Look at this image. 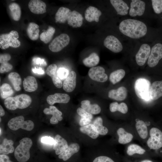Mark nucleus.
<instances>
[{"label": "nucleus", "mask_w": 162, "mask_h": 162, "mask_svg": "<svg viewBox=\"0 0 162 162\" xmlns=\"http://www.w3.org/2000/svg\"><path fill=\"white\" fill-rule=\"evenodd\" d=\"M70 99V97L68 94L57 93L48 96L46 101L49 104L52 105L56 103H67Z\"/></svg>", "instance_id": "15"}, {"label": "nucleus", "mask_w": 162, "mask_h": 162, "mask_svg": "<svg viewBox=\"0 0 162 162\" xmlns=\"http://www.w3.org/2000/svg\"><path fill=\"white\" fill-rule=\"evenodd\" d=\"M117 132L119 137L118 142L121 144H124L129 143L133 138L131 134L126 132L122 128L118 129Z\"/></svg>", "instance_id": "32"}, {"label": "nucleus", "mask_w": 162, "mask_h": 162, "mask_svg": "<svg viewBox=\"0 0 162 162\" xmlns=\"http://www.w3.org/2000/svg\"><path fill=\"white\" fill-rule=\"evenodd\" d=\"M105 72L104 69L102 67H93L89 70L88 75L90 78L93 80L104 82L108 79V76Z\"/></svg>", "instance_id": "11"}, {"label": "nucleus", "mask_w": 162, "mask_h": 162, "mask_svg": "<svg viewBox=\"0 0 162 162\" xmlns=\"http://www.w3.org/2000/svg\"><path fill=\"white\" fill-rule=\"evenodd\" d=\"M57 67L55 64H52L47 68L46 73L47 75L51 77L55 86L58 88L62 87L63 84L61 80L57 74Z\"/></svg>", "instance_id": "18"}, {"label": "nucleus", "mask_w": 162, "mask_h": 162, "mask_svg": "<svg viewBox=\"0 0 162 162\" xmlns=\"http://www.w3.org/2000/svg\"><path fill=\"white\" fill-rule=\"evenodd\" d=\"M5 114V112L1 105H0V117L3 116Z\"/></svg>", "instance_id": "53"}, {"label": "nucleus", "mask_w": 162, "mask_h": 162, "mask_svg": "<svg viewBox=\"0 0 162 162\" xmlns=\"http://www.w3.org/2000/svg\"><path fill=\"white\" fill-rule=\"evenodd\" d=\"M8 125L10 129L13 130L21 128L30 131L34 127V124L32 121L30 120L24 121V118L22 116L11 118L8 122Z\"/></svg>", "instance_id": "5"}, {"label": "nucleus", "mask_w": 162, "mask_h": 162, "mask_svg": "<svg viewBox=\"0 0 162 162\" xmlns=\"http://www.w3.org/2000/svg\"><path fill=\"white\" fill-rule=\"evenodd\" d=\"M162 96V80L156 81L151 85L150 97L153 100H156Z\"/></svg>", "instance_id": "25"}, {"label": "nucleus", "mask_w": 162, "mask_h": 162, "mask_svg": "<svg viewBox=\"0 0 162 162\" xmlns=\"http://www.w3.org/2000/svg\"><path fill=\"white\" fill-rule=\"evenodd\" d=\"M104 45L110 50L115 53H118L122 51V45L116 37L112 35L107 36L104 41Z\"/></svg>", "instance_id": "10"}, {"label": "nucleus", "mask_w": 162, "mask_h": 162, "mask_svg": "<svg viewBox=\"0 0 162 162\" xmlns=\"http://www.w3.org/2000/svg\"><path fill=\"white\" fill-rule=\"evenodd\" d=\"M77 114L81 117L89 119L92 120L93 118L92 115L88 112L81 108L79 107L77 110Z\"/></svg>", "instance_id": "45"}, {"label": "nucleus", "mask_w": 162, "mask_h": 162, "mask_svg": "<svg viewBox=\"0 0 162 162\" xmlns=\"http://www.w3.org/2000/svg\"><path fill=\"white\" fill-rule=\"evenodd\" d=\"M68 70L65 68H61L57 71L58 76L61 80H65L69 74Z\"/></svg>", "instance_id": "44"}, {"label": "nucleus", "mask_w": 162, "mask_h": 162, "mask_svg": "<svg viewBox=\"0 0 162 162\" xmlns=\"http://www.w3.org/2000/svg\"><path fill=\"white\" fill-rule=\"evenodd\" d=\"M80 148L79 145L76 143L71 144L68 148L58 156L60 159L65 161L70 158L74 154L79 152Z\"/></svg>", "instance_id": "22"}, {"label": "nucleus", "mask_w": 162, "mask_h": 162, "mask_svg": "<svg viewBox=\"0 0 162 162\" xmlns=\"http://www.w3.org/2000/svg\"><path fill=\"white\" fill-rule=\"evenodd\" d=\"M55 32V29L54 27L49 26L47 30L40 35V39L44 43L47 44L52 40Z\"/></svg>", "instance_id": "36"}, {"label": "nucleus", "mask_w": 162, "mask_h": 162, "mask_svg": "<svg viewBox=\"0 0 162 162\" xmlns=\"http://www.w3.org/2000/svg\"><path fill=\"white\" fill-rule=\"evenodd\" d=\"M41 140L42 143L46 144L52 145L54 143V140L50 136H43L41 138Z\"/></svg>", "instance_id": "48"}, {"label": "nucleus", "mask_w": 162, "mask_h": 162, "mask_svg": "<svg viewBox=\"0 0 162 162\" xmlns=\"http://www.w3.org/2000/svg\"><path fill=\"white\" fill-rule=\"evenodd\" d=\"M68 147L66 140L58 134L55 136L53 149L56 155H59Z\"/></svg>", "instance_id": "21"}, {"label": "nucleus", "mask_w": 162, "mask_h": 162, "mask_svg": "<svg viewBox=\"0 0 162 162\" xmlns=\"http://www.w3.org/2000/svg\"><path fill=\"white\" fill-rule=\"evenodd\" d=\"M150 46L146 44L142 45L136 55L137 64L140 66L144 65L148 58L151 52Z\"/></svg>", "instance_id": "12"}, {"label": "nucleus", "mask_w": 162, "mask_h": 162, "mask_svg": "<svg viewBox=\"0 0 162 162\" xmlns=\"http://www.w3.org/2000/svg\"><path fill=\"white\" fill-rule=\"evenodd\" d=\"M136 128L140 136L142 139H146L148 135L147 127L142 120L138 121L136 124Z\"/></svg>", "instance_id": "37"}, {"label": "nucleus", "mask_w": 162, "mask_h": 162, "mask_svg": "<svg viewBox=\"0 0 162 162\" xmlns=\"http://www.w3.org/2000/svg\"><path fill=\"white\" fill-rule=\"evenodd\" d=\"M32 70L34 73L39 74H43L44 73V70L40 68H33Z\"/></svg>", "instance_id": "52"}, {"label": "nucleus", "mask_w": 162, "mask_h": 162, "mask_svg": "<svg viewBox=\"0 0 162 162\" xmlns=\"http://www.w3.org/2000/svg\"><path fill=\"white\" fill-rule=\"evenodd\" d=\"M70 37L67 34L63 33L56 37L50 44L49 48L53 52L61 51L69 44Z\"/></svg>", "instance_id": "7"}, {"label": "nucleus", "mask_w": 162, "mask_h": 162, "mask_svg": "<svg viewBox=\"0 0 162 162\" xmlns=\"http://www.w3.org/2000/svg\"><path fill=\"white\" fill-rule=\"evenodd\" d=\"M0 122H1V118H0Z\"/></svg>", "instance_id": "56"}, {"label": "nucleus", "mask_w": 162, "mask_h": 162, "mask_svg": "<svg viewBox=\"0 0 162 162\" xmlns=\"http://www.w3.org/2000/svg\"><path fill=\"white\" fill-rule=\"evenodd\" d=\"M100 61V58L95 52L92 53L89 56L82 61L83 64L88 67H93L97 65Z\"/></svg>", "instance_id": "35"}, {"label": "nucleus", "mask_w": 162, "mask_h": 162, "mask_svg": "<svg viewBox=\"0 0 162 162\" xmlns=\"http://www.w3.org/2000/svg\"><path fill=\"white\" fill-rule=\"evenodd\" d=\"M150 136L147 141L148 147L153 150L162 147V132L158 129L152 128L149 131Z\"/></svg>", "instance_id": "6"}, {"label": "nucleus", "mask_w": 162, "mask_h": 162, "mask_svg": "<svg viewBox=\"0 0 162 162\" xmlns=\"http://www.w3.org/2000/svg\"><path fill=\"white\" fill-rule=\"evenodd\" d=\"M1 128H0V135L1 134Z\"/></svg>", "instance_id": "55"}, {"label": "nucleus", "mask_w": 162, "mask_h": 162, "mask_svg": "<svg viewBox=\"0 0 162 162\" xmlns=\"http://www.w3.org/2000/svg\"><path fill=\"white\" fill-rule=\"evenodd\" d=\"M28 6L30 11L35 14H42L46 12V4L41 0H30L28 3Z\"/></svg>", "instance_id": "14"}, {"label": "nucleus", "mask_w": 162, "mask_h": 162, "mask_svg": "<svg viewBox=\"0 0 162 162\" xmlns=\"http://www.w3.org/2000/svg\"><path fill=\"white\" fill-rule=\"evenodd\" d=\"M151 84L148 80L143 78L137 79L135 82L134 90L136 96L139 98L148 101L150 97Z\"/></svg>", "instance_id": "4"}, {"label": "nucleus", "mask_w": 162, "mask_h": 162, "mask_svg": "<svg viewBox=\"0 0 162 162\" xmlns=\"http://www.w3.org/2000/svg\"><path fill=\"white\" fill-rule=\"evenodd\" d=\"M26 31L27 35L31 40L34 41L38 38L40 30L38 24L34 22L29 23Z\"/></svg>", "instance_id": "29"}, {"label": "nucleus", "mask_w": 162, "mask_h": 162, "mask_svg": "<svg viewBox=\"0 0 162 162\" xmlns=\"http://www.w3.org/2000/svg\"><path fill=\"white\" fill-rule=\"evenodd\" d=\"M13 68L12 65L8 62L1 63L0 67V73L2 74L8 72L11 70Z\"/></svg>", "instance_id": "46"}, {"label": "nucleus", "mask_w": 162, "mask_h": 162, "mask_svg": "<svg viewBox=\"0 0 162 162\" xmlns=\"http://www.w3.org/2000/svg\"><path fill=\"white\" fill-rule=\"evenodd\" d=\"M10 15L14 21H17L20 19L21 11L20 6L17 3L13 2L8 6Z\"/></svg>", "instance_id": "30"}, {"label": "nucleus", "mask_w": 162, "mask_h": 162, "mask_svg": "<svg viewBox=\"0 0 162 162\" xmlns=\"http://www.w3.org/2000/svg\"><path fill=\"white\" fill-rule=\"evenodd\" d=\"M82 15L76 10L71 11L67 20L68 24L73 28L81 27L83 23Z\"/></svg>", "instance_id": "19"}, {"label": "nucleus", "mask_w": 162, "mask_h": 162, "mask_svg": "<svg viewBox=\"0 0 162 162\" xmlns=\"http://www.w3.org/2000/svg\"><path fill=\"white\" fill-rule=\"evenodd\" d=\"M43 112L46 115H52V116L50 120V122L51 124H57L58 121H61L62 120V112L54 106L51 105L49 108H45Z\"/></svg>", "instance_id": "16"}, {"label": "nucleus", "mask_w": 162, "mask_h": 162, "mask_svg": "<svg viewBox=\"0 0 162 162\" xmlns=\"http://www.w3.org/2000/svg\"><path fill=\"white\" fill-rule=\"evenodd\" d=\"M119 28L123 34L134 39L143 37L147 32V26L143 22L133 19L123 20L120 23Z\"/></svg>", "instance_id": "1"}, {"label": "nucleus", "mask_w": 162, "mask_h": 162, "mask_svg": "<svg viewBox=\"0 0 162 162\" xmlns=\"http://www.w3.org/2000/svg\"><path fill=\"white\" fill-rule=\"evenodd\" d=\"M23 86L24 90L28 92L36 91L38 88V84L35 78L29 76L24 79L23 81Z\"/></svg>", "instance_id": "26"}, {"label": "nucleus", "mask_w": 162, "mask_h": 162, "mask_svg": "<svg viewBox=\"0 0 162 162\" xmlns=\"http://www.w3.org/2000/svg\"><path fill=\"white\" fill-rule=\"evenodd\" d=\"M92 162H115L111 158L105 156H100L95 158Z\"/></svg>", "instance_id": "47"}, {"label": "nucleus", "mask_w": 162, "mask_h": 162, "mask_svg": "<svg viewBox=\"0 0 162 162\" xmlns=\"http://www.w3.org/2000/svg\"><path fill=\"white\" fill-rule=\"evenodd\" d=\"M145 3L140 0H132L130 4L129 14L130 16L134 17L143 14L145 9Z\"/></svg>", "instance_id": "13"}, {"label": "nucleus", "mask_w": 162, "mask_h": 162, "mask_svg": "<svg viewBox=\"0 0 162 162\" xmlns=\"http://www.w3.org/2000/svg\"><path fill=\"white\" fill-rule=\"evenodd\" d=\"M71 11L68 8L63 7H60L55 14L56 22L61 23H64L67 21Z\"/></svg>", "instance_id": "27"}, {"label": "nucleus", "mask_w": 162, "mask_h": 162, "mask_svg": "<svg viewBox=\"0 0 162 162\" xmlns=\"http://www.w3.org/2000/svg\"><path fill=\"white\" fill-rule=\"evenodd\" d=\"M153 9L155 13L159 14L162 12V0L151 1Z\"/></svg>", "instance_id": "43"}, {"label": "nucleus", "mask_w": 162, "mask_h": 162, "mask_svg": "<svg viewBox=\"0 0 162 162\" xmlns=\"http://www.w3.org/2000/svg\"><path fill=\"white\" fill-rule=\"evenodd\" d=\"M162 58V44L158 43L152 47L148 58L147 64L152 68L156 66Z\"/></svg>", "instance_id": "8"}, {"label": "nucleus", "mask_w": 162, "mask_h": 162, "mask_svg": "<svg viewBox=\"0 0 162 162\" xmlns=\"http://www.w3.org/2000/svg\"><path fill=\"white\" fill-rule=\"evenodd\" d=\"M125 71L122 69L117 70L110 74V81L115 84L120 81L124 76Z\"/></svg>", "instance_id": "40"}, {"label": "nucleus", "mask_w": 162, "mask_h": 162, "mask_svg": "<svg viewBox=\"0 0 162 162\" xmlns=\"http://www.w3.org/2000/svg\"><path fill=\"white\" fill-rule=\"evenodd\" d=\"M110 109L112 112H114L118 111L123 114L127 113L128 111V107L125 103H121L119 104L116 102L110 104Z\"/></svg>", "instance_id": "38"}, {"label": "nucleus", "mask_w": 162, "mask_h": 162, "mask_svg": "<svg viewBox=\"0 0 162 162\" xmlns=\"http://www.w3.org/2000/svg\"><path fill=\"white\" fill-rule=\"evenodd\" d=\"M76 84V74L74 71H70L64 80L63 83V88L66 92H70L75 89Z\"/></svg>", "instance_id": "17"}, {"label": "nucleus", "mask_w": 162, "mask_h": 162, "mask_svg": "<svg viewBox=\"0 0 162 162\" xmlns=\"http://www.w3.org/2000/svg\"><path fill=\"white\" fill-rule=\"evenodd\" d=\"M13 144L14 142L12 140L4 139L0 145V154L6 155L13 153L14 151Z\"/></svg>", "instance_id": "31"}, {"label": "nucleus", "mask_w": 162, "mask_h": 162, "mask_svg": "<svg viewBox=\"0 0 162 162\" xmlns=\"http://www.w3.org/2000/svg\"><path fill=\"white\" fill-rule=\"evenodd\" d=\"M0 162H13L9 159V157L5 154H1Z\"/></svg>", "instance_id": "51"}, {"label": "nucleus", "mask_w": 162, "mask_h": 162, "mask_svg": "<svg viewBox=\"0 0 162 162\" xmlns=\"http://www.w3.org/2000/svg\"><path fill=\"white\" fill-rule=\"evenodd\" d=\"M93 124L96 128L99 134L106 135L108 132L107 128L103 125V119L100 117L96 118L93 121Z\"/></svg>", "instance_id": "41"}, {"label": "nucleus", "mask_w": 162, "mask_h": 162, "mask_svg": "<svg viewBox=\"0 0 162 162\" xmlns=\"http://www.w3.org/2000/svg\"><path fill=\"white\" fill-rule=\"evenodd\" d=\"M91 122V120L89 119L81 117L80 120L79 124L81 127H83L90 124Z\"/></svg>", "instance_id": "50"}, {"label": "nucleus", "mask_w": 162, "mask_h": 162, "mask_svg": "<svg viewBox=\"0 0 162 162\" xmlns=\"http://www.w3.org/2000/svg\"><path fill=\"white\" fill-rule=\"evenodd\" d=\"M32 102L31 97L26 94H21L13 97L14 110L18 108L25 109L29 106Z\"/></svg>", "instance_id": "9"}, {"label": "nucleus", "mask_w": 162, "mask_h": 162, "mask_svg": "<svg viewBox=\"0 0 162 162\" xmlns=\"http://www.w3.org/2000/svg\"><path fill=\"white\" fill-rule=\"evenodd\" d=\"M19 35L15 30H12L8 33L2 34L0 35V48L6 49L9 47L16 48L21 45L19 40Z\"/></svg>", "instance_id": "3"}, {"label": "nucleus", "mask_w": 162, "mask_h": 162, "mask_svg": "<svg viewBox=\"0 0 162 162\" xmlns=\"http://www.w3.org/2000/svg\"><path fill=\"white\" fill-rule=\"evenodd\" d=\"M110 1L118 14L124 16L128 14L129 8L124 1L122 0H110Z\"/></svg>", "instance_id": "24"}, {"label": "nucleus", "mask_w": 162, "mask_h": 162, "mask_svg": "<svg viewBox=\"0 0 162 162\" xmlns=\"http://www.w3.org/2000/svg\"><path fill=\"white\" fill-rule=\"evenodd\" d=\"M11 58L10 54L8 53L1 54L0 55V63L1 64L8 62Z\"/></svg>", "instance_id": "49"}, {"label": "nucleus", "mask_w": 162, "mask_h": 162, "mask_svg": "<svg viewBox=\"0 0 162 162\" xmlns=\"http://www.w3.org/2000/svg\"><path fill=\"white\" fill-rule=\"evenodd\" d=\"M127 95V90L123 86L120 87L116 89L111 90L108 93L110 98L117 101L124 100L126 98Z\"/></svg>", "instance_id": "23"}, {"label": "nucleus", "mask_w": 162, "mask_h": 162, "mask_svg": "<svg viewBox=\"0 0 162 162\" xmlns=\"http://www.w3.org/2000/svg\"><path fill=\"white\" fill-rule=\"evenodd\" d=\"M8 78L14 90L17 91H20L22 79L20 75L16 72H12L8 74Z\"/></svg>", "instance_id": "34"}, {"label": "nucleus", "mask_w": 162, "mask_h": 162, "mask_svg": "<svg viewBox=\"0 0 162 162\" xmlns=\"http://www.w3.org/2000/svg\"><path fill=\"white\" fill-rule=\"evenodd\" d=\"M141 162H153L148 160H142Z\"/></svg>", "instance_id": "54"}, {"label": "nucleus", "mask_w": 162, "mask_h": 162, "mask_svg": "<svg viewBox=\"0 0 162 162\" xmlns=\"http://www.w3.org/2000/svg\"><path fill=\"white\" fill-rule=\"evenodd\" d=\"M0 94L1 98L3 99L10 97L14 94V91L11 86L8 84H3L0 88Z\"/></svg>", "instance_id": "39"}, {"label": "nucleus", "mask_w": 162, "mask_h": 162, "mask_svg": "<svg viewBox=\"0 0 162 162\" xmlns=\"http://www.w3.org/2000/svg\"><path fill=\"white\" fill-rule=\"evenodd\" d=\"M146 151L140 146L136 144H132L128 147L127 153L129 156H132L135 154H142Z\"/></svg>", "instance_id": "42"}, {"label": "nucleus", "mask_w": 162, "mask_h": 162, "mask_svg": "<svg viewBox=\"0 0 162 162\" xmlns=\"http://www.w3.org/2000/svg\"><path fill=\"white\" fill-rule=\"evenodd\" d=\"M80 131L88 135L93 139H95L99 136V134L96 128L93 124H90L80 128Z\"/></svg>", "instance_id": "33"}, {"label": "nucleus", "mask_w": 162, "mask_h": 162, "mask_svg": "<svg viewBox=\"0 0 162 162\" xmlns=\"http://www.w3.org/2000/svg\"><path fill=\"white\" fill-rule=\"evenodd\" d=\"M102 14L101 11L97 8L92 6H90L85 11V17L86 20L89 22L94 21L98 22Z\"/></svg>", "instance_id": "20"}, {"label": "nucleus", "mask_w": 162, "mask_h": 162, "mask_svg": "<svg viewBox=\"0 0 162 162\" xmlns=\"http://www.w3.org/2000/svg\"><path fill=\"white\" fill-rule=\"evenodd\" d=\"M19 143L14 151L15 157L19 162H26L30 157L29 151L32 145V141L30 138L25 137Z\"/></svg>", "instance_id": "2"}, {"label": "nucleus", "mask_w": 162, "mask_h": 162, "mask_svg": "<svg viewBox=\"0 0 162 162\" xmlns=\"http://www.w3.org/2000/svg\"><path fill=\"white\" fill-rule=\"evenodd\" d=\"M81 108L91 114H97L101 111L100 107L97 104H90V101L88 100L81 102Z\"/></svg>", "instance_id": "28"}]
</instances>
